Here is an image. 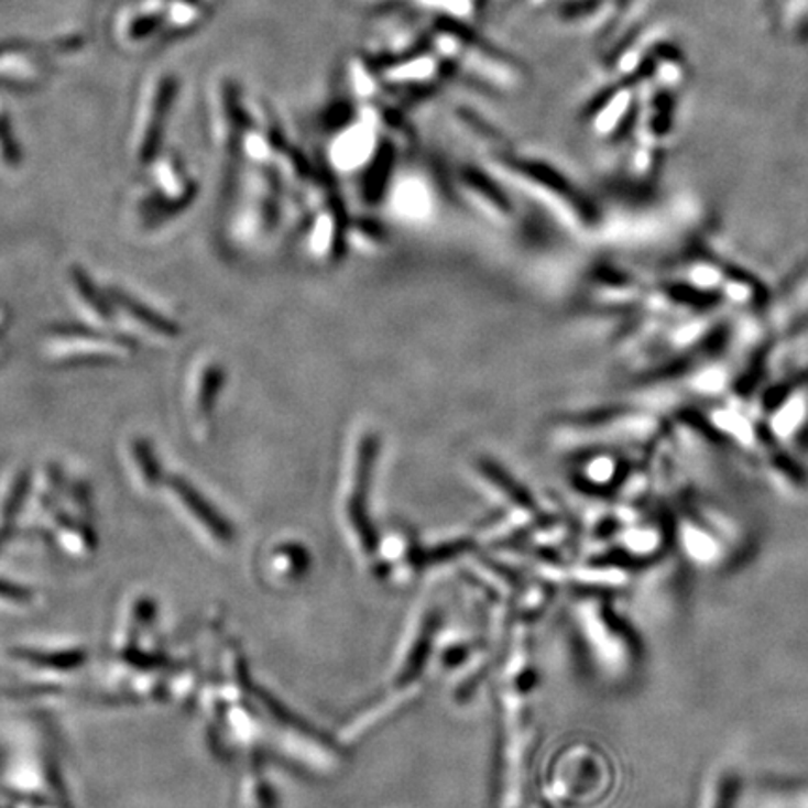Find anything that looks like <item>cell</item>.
Wrapping results in <instances>:
<instances>
[{"label":"cell","instance_id":"cell-1","mask_svg":"<svg viewBox=\"0 0 808 808\" xmlns=\"http://www.w3.org/2000/svg\"><path fill=\"white\" fill-rule=\"evenodd\" d=\"M496 165L513 184L542 197L545 205L554 206L561 218L571 221L572 227L590 229L598 223V211L591 200L547 163L502 156L498 157Z\"/></svg>","mask_w":808,"mask_h":808},{"label":"cell","instance_id":"cell-2","mask_svg":"<svg viewBox=\"0 0 808 808\" xmlns=\"http://www.w3.org/2000/svg\"><path fill=\"white\" fill-rule=\"evenodd\" d=\"M577 614L590 652L603 668L604 676L610 679L629 678L634 666L638 665V647L609 604L591 599L580 604Z\"/></svg>","mask_w":808,"mask_h":808},{"label":"cell","instance_id":"cell-3","mask_svg":"<svg viewBox=\"0 0 808 808\" xmlns=\"http://www.w3.org/2000/svg\"><path fill=\"white\" fill-rule=\"evenodd\" d=\"M380 454V436L371 427H361L356 433L350 454L349 483H347V500H345V516L350 534L363 550L373 545L371 526L368 518V498L371 489V476Z\"/></svg>","mask_w":808,"mask_h":808},{"label":"cell","instance_id":"cell-4","mask_svg":"<svg viewBox=\"0 0 808 808\" xmlns=\"http://www.w3.org/2000/svg\"><path fill=\"white\" fill-rule=\"evenodd\" d=\"M379 128L369 119L349 125L331 143V162L345 173L369 167L379 154Z\"/></svg>","mask_w":808,"mask_h":808},{"label":"cell","instance_id":"cell-5","mask_svg":"<svg viewBox=\"0 0 808 808\" xmlns=\"http://www.w3.org/2000/svg\"><path fill=\"white\" fill-rule=\"evenodd\" d=\"M711 521L685 513L678 518V537L687 556L700 566H717L727 556V543L711 528Z\"/></svg>","mask_w":808,"mask_h":808},{"label":"cell","instance_id":"cell-6","mask_svg":"<svg viewBox=\"0 0 808 808\" xmlns=\"http://www.w3.org/2000/svg\"><path fill=\"white\" fill-rule=\"evenodd\" d=\"M462 194L472 205L485 214L487 218L507 221L513 216V206L504 192L492 182V178L479 173L476 168H462L459 173Z\"/></svg>","mask_w":808,"mask_h":808},{"label":"cell","instance_id":"cell-7","mask_svg":"<svg viewBox=\"0 0 808 808\" xmlns=\"http://www.w3.org/2000/svg\"><path fill=\"white\" fill-rule=\"evenodd\" d=\"M349 238V225L345 223L341 208L330 200V208L326 206L318 211L315 223H313L312 245L313 256L323 261H334L341 253L345 240Z\"/></svg>","mask_w":808,"mask_h":808},{"label":"cell","instance_id":"cell-8","mask_svg":"<svg viewBox=\"0 0 808 808\" xmlns=\"http://www.w3.org/2000/svg\"><path fill=\"white\" fill-rule=\"evenodd\" d=\"M173 491L186 507L187 515L195 518L199 523L200 529L214 537V542L218 545H229L232 542V532H230L229 524L225 523L223 518L214 511V507L206 502L205 498L187 485L184 479L176 478L173 481Z\"/></svg>","mask_w":808,"mask_h":808},{"label":"cell","instance_id":"cell-9","mask_svg":"<svg viewBox=\"0 0 808 808\" xmlns=\"http://www.w3.org/2000/svg\"><path fill=\"white\" fill-rule=\"evenodd\" d=\"M625 472L627 467L622 457L609 451L588 455L579 465L580 481L593 489H609L615 485L618 481H623Z\"/></svg>","mask_w":808,"mask_h":808},{"label":"cell","instance_id":"cell-10","mask_svg":"<svg viewBox=\"0 0 808 808\" xmlns=\"http://www.w3.org/2000/svg\"><path fill=\"white\" fill-rule=\"evenodd\" d=\"M702 794V808H735L741 794V777L732 767H721L709 775Z\"/></svg>","mask_w":808,"mask_h":808},{"label":"cell","instance_id":"cell-11","mask_svg":"<svg viewBox=\"0 0 808 808\" xmlns=\"http://www.w3.org/2000/svg\"><path fill=\"white\" fill-rule=\"evenodd\" d=\"M393 205L403 218H425L430 214L429 189L419 178H404L393 192Z\"/></svg>","mask_w":808,"mask_h":808},{"label":"cell","instance_id":"cell-12","mask_svg":"<svg viewBox=\"0 0 808 808\" xmlns=\"http://www.w3.org/2000/svg\"><path fill=\"white\" fill-rule=\"evenodd\" d=\"M478 473L483 476L487 483L496 489L500 492V496H504L505 500H510L511 504H515L516 507H524L526 511L534 510V502L528 496V492L524 491L523 487L518 485L516 481H513L511 476L498 468L492 462H478Z\"/></svg>","mask_w":808,"mask_h":808},{"label":"cell","instance_id":"cell-13","mask_svg":"<svg viewBox=\"0 0 808 808\" xmlns=\"http://www.w3.org/2000/svg\"><path fill=\"white\" fill-rule=\"evenodd\" d=\"M114 298L119 299V304L124 307L125 312L130 313L131 317L138 318L139 323H143L144 326H149L152 330L162 334V336H176V326L173 323H168L167 318L160 317L157 313L149 309L146 305L139 304L135 299L128 298L124 294H114Z\"/></svg>","mask_w":808,"mask_h":808},{"label":"cell","instance_id":"cell-14","mask_svg":"<svg viewBox=\"0 0 808 808\" xmlns=\"http://www.w3.org/2000/svg\"><path fill=\"white\" fill-rule=\"evenodd\" d=\"M223 382V373L218 365L210 363L208 368L203 371V379H200L199 393H197V411H199V417H206L211 412L216 395L219 393Z\"/></svg>","mask_w":808,"mask_h":808},{"label":"cell","instance_id":"cell-15","mask_svg":"<svg viewBox=\"0 0 808 808\" xmlns=\"http://www.w3.org/2000/svg\"><path fill=\"white\" fill-rule=\"evenodd\" d=\"M767 808H808V786L775 791L765 805Z\"/></svg>","mask_w":808,"mask_h":808}]
</instances>
